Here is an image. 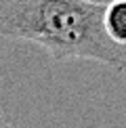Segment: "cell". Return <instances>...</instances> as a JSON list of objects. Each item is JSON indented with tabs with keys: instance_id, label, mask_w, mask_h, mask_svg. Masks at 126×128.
I'll list each match as a JSON object with an SVG mask.
<instances>
[{
	"instance_id": "6da1fadb",
	"label": "cell",
	"mask_w": 126,
	"mask_h": 128,
	"mask_svg": "<svg viewBox=\"0 0 126 128\" xmlns=\"http://www.w3.org/2000/svg\"><path fill=\"white\" fill-rule=\"evenodd\" d=\"M105 2L0 0V38L42 46L55 61H97L126 72V46L103 30Z\"/></svg>"
},
{
	"instance_id": "7a4b0ae2",
	"label": "cell",
	"mask_w": 126,
	"mask_h": 128,
	"mask_svg": "<svg viewBox=\"0 0 126 128\" xmlns=\"http://www.w3.org/2000/svg\"><path fill=\"white\" fill-rule=\"evenodd\" d=\"M103 30L116 44L126 46V0L105 2L103 10Z\"/></svg>"
},
{
	"instance_id": "3957f363",
	"label": "cell",
	"mask_w": 126,
	"mask_h": 128,
	"mask_svg": "<svg viewBox=\"0 0 126 128\" xmlns=\"http://www.w3.org/2000/svg\"><path fill=\"white\" fill-rule=\"evenodd\" d=\"M0 128H13V124L6 120V116H4V111H2V107H0Z\"/></svg>"
}]
</instances>
